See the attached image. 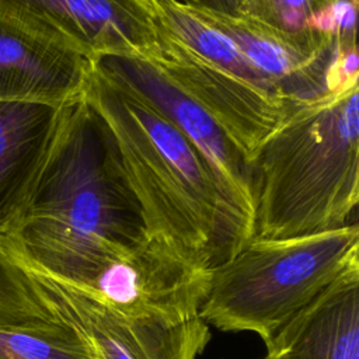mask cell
Instances as JSON below:
<instances>
[{"label":"cell","instance_id":"cell-18","mask_svg":"<svg viewBox=\"0 0 359 359\" xmlns=\"http://www.w3.org/2000/svg\"><path fill=\"white\" fill-rule=\"evenodd\" d=\"M339 1H346V3H358L359 0H339Z\"/></svg>","mask_w":359,"mask_h":359},{"label":"cell","instance_id":"cell-16","mask_svg":"<svg viewBox=\"0 0 359 359\" xmlns=\"http://www.w3.org/2000/svg\"><path fill=\"white\" fill-rule=\"evenodd\" d=\"M0 359H95L70 325L55 332L0 331Z\"/></svg>","mask_w":359,"mask_h":359},{"label":"cell","instance_id":"cell-1","mask_svg":"<svg viewBox=\"0 0 359 359\" xmlns=\"http://www.w3.org/2000/svg\"><path fill=\"white\" fill-rule=\"evenodd\" d=\"M150 240L115 139L81 98L65 109L34 189L0 248L65 278L94 257Z\"/></svg>","mask_w":359,"mask_h":359},{"label":"cell","instance_id":"cell-14","mask_svg":"<svg viewBox=\"0 0 359 359\" xmlns=\"http://www.w3.org/2000/svg\"><path fill=\"white\" fill-rule=\"evenodd\" d=\"M149 1L154 13L157 27L163 32L205 60L283 101L275 86L250 62L241 49L224 32L212 25L191 6L184 4L180 0Z\"/></svg>","mask_w":359,"mask_h":359},{"label":"cell","instance_id":"cell-13","mask_svg":"<svg viewBox=\"0 0 359 359\" xmlns=\"http://www.w3.org/2000/svg\"><path fill=\"white\" fill-rule=\"evenodd\" d=\"M358 3L339 0H245L238 15L316 56L356 43Z\"/></svg>","mask_w":359,"mask_h":359},{"label":"cell","instance_id":"cell-10","mask_svg":"<svg viewBox=\"0 0 359 359\" xmlns=\"http://www.w3.org/2000/svg\"><path fill=\"white\" fill-rule=\"evenodd\" d=\"M90 65L0 7V101L73 104L83 98Z\"/></svg>","mask_w":359,"mask_h":359},{"label":"cell","instance_id":"cell-12","mask_svg":"<svg viewBox=\"0 0 359 359\" xmlns=\"http://www.w3.org/2000/svg\"><path fill=\"white\" fill-rule=\"evenodd\" d=\"M67 105L0 101V236L21 215Z\"/></svg>","mask_w":359,"mask_h":359},{"label":"cell","instance_id":"cell-15","mask_svg":"<svg viewBox=\"0 0 359 359\" xmlns=\"http://www.w3.org/2000/svg\"><path fill=\"white\" fill-rule=\"evenodd\" d=\"M70 327L0 248V331L55 332Z\"/></svg>","mask_w":359,"mask_h":359},{"label":"cell","instance_id":"cell-3","mask_svg":"<svg viewBox=\"0 0 359 359\" xmlns=\"http://www.w3.org/2000/svg\"><path fill=\"white\" fill-rule=\"evenodd\" d=\"M358 79L292 108L259 146L254 237L289 238L351 224L359 201Z\"/></svg>","mask_w":359,"mask_h":359},{"label":"cell","instance_id":"cell-9","mask_svg":"<svg viewBox=\"0 0 359 359\" xmlns=\"http://www.w3.org/2000/svg\"><path fill=\"white\" fill-rule=\"evenodd\" d=\"M150 62L205 107L252 163L259 146L292 109L279 98L198 56L160 28L157 50Z\"/></svg>","mask_w":359,"mask_h":359},{"label":"cell","instance_id":"cell-5","mask_svg":"<svg viewBox=\"0 0 359 359\" xmlns=\"http://www.w3.org/2000/svg\"><path fill=\"white\" fill-rule=\"evenodd\" d=\"M57 279L122 317L171 325L199 316L210 271L150 238L130 251L94 257Z\"/></svg>","mask_w":359,"mask_h":359},{"label":"cell","instance_id":"cell-4","mask_svg":"<svg viewBox=\"0 0 359 359\" xmlns=\"http://www.w3.org/2000/svg\"><path fill=\"white\" fill-rule=\"evenodd\" d=\"M356 264V222L309 236L252 237L210 271L199 317L220 331L254 332L266 344Z\"/></svg>","mask_w":359,"mask_h":359},{"label":"cell","instance_id":"cell-17","mask_svg":"<svg viewBox=\"0 0 359 359\" xmlns=\"http://www.w3.org/2000/svg\"><path fill=\"white\" fill-rule=\"evenodd\" d=\"M180 1L199 10L237 17L245 0H180Z\"/></svg>","mask_w":359,"mask_h":359},{"label":"cell","instance_id":"cell-7","mask_svg":"<svg viewBox=\"0 0 359 359\" xmlns=\"http://www.w3.org/2000/svg\"><path fill=\"white\" fill-rule=\"evenodd\" d=\"M6 257L32 280L43 302L83 337L95 359H196L210 341L209 325L199 316L171 325L126 318L42 269Z\"/></svg>","mask_w":359,"mask_h":359},{"label":"cell","instance_id":"cell-11","mask_svg":"<svg viewBox=\"0 0 359 359\" xmlns=\"http://www.w3.org/2000/svg\"><path fill=\"white\" fill-rule=\"evenodd\" d=\"M265 345L264 359H359V264L345 269Z\"/></svg>","mask_w":359,"mask_h":359},{"label":"cell","instance_id":"cell-8","mask_svg":"<svg viewBox=\"0 0 359 359\" xmlns=\"http://www.w3.org/2000/svg\"><path fill=\"white\" fill-rule=\"evenodd\" d=\"M0 7L91 63L105 56L150 60L157 50L149 0H0Z\"/></svg>","mask_w":359,"mask_h":359},{"label":"cell","instance_id":"cell-6","mask_svg":"<svg viewBox=\"0 0 359 359\" xmlns=\"http://www.w3.org/2000/svg\"><path fill=\"white\" fill-rule=\"evenodd\" d=\"M94 65L109 80L163 115L196 147L212 170L229 208L254 237V163L222 123L150 60L105 56Z\"/></svg>","mask_w":359,"mask_h":359},{"label":"cell","instance_id":"cell-2","mask_svg":"<svg viewBox=\"0 0 359 359\" xmlns=\"http://www.w3.org/2000/svg\"><path fill=\"white\" fill-rule=\"evenodd\" d=\"M83 100L111 130L150 238L212 271L252 236L208 163L163 115L90 65Z\"/></svg>","mask_w":359,"mask_h":359}]
</instances>
